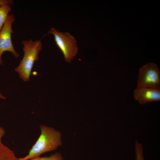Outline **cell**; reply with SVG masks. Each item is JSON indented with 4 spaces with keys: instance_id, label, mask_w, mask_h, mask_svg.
Returning <instances> with one entry per match:
<instances>
[{
    "instance_id": "obj_1",
    "label": "cell",
    "mask_w": 160,
    "mask_h": 160,
    "mask_svg": "<svg viewBox=\"0 0 160 160\" xmlns=\"http://www.w3.org/2000/svg\"><path fill=\"white\" fill-rule=\"evenodd\" d=\"M41 134L25 156L18 160H28L40 156L42 154L55 150L62 144L61 132L54 128L41 125Z\"/></svg>"
},
{
    "instance_id": "obj_2",
    "label": "cell",
    "mask_w": 160,
    "mask_h": 160,
    "mask_svg": "<svg viewBox=\"0 0 160 160\" xmlns=\"http://www.w3.org/2000/svg\"><path fill=\"white\" fill-rule=\"evenodd\" d=\"M22 43L23 45L24 56L19 65L15 68V71L19 73L21 79L27 81L30 79L35 62L39 59L42 43L41 40L33 41L32 39L24 40Z\"/></svg>"
},
{
    "instance_id": "obj_3",
    "label": "cell",
    "mask_w": 160,
    "mask_h": 160,
    "mask_svg": "<svg viewBox=\"0 0 160 160\" xmlns=\"http://www.w3.org/2000/svg\"><path fill=\"white\" fill-rule=\"evenodd\" d=\"M54 36L56 44L62 52L66 61L71 62L78 53V48L75 38L68 32H61L52 28L47 34Z\"/></svg>"
},
{
    "instance_id": "obj_4",
    "label": "cell",
    "mask_w": 160,
    "mask_h": 160,
    "mask_svg": "<svg viewBox=\"0 0 160 160\" xmlns=\"http://www.w3.org/2000/svg\"><path fill=\"white\" fill-rule=\"evenodd\" d=\"M160 74L156 64L151 63L146 64L139 70L137 87L160 89Z\"/></svg>"
},
{
    "instance_id": "obj_5",
    "label": "cell",
    "mask_w": 160,
    "mask_h": 160,
    "mask_svg": "<svg viewBox=\"0 0 160 160\" xmlns=\"http://www.w3.org/2000/svg\"><path fill=\"white\" fill-rule=\"evenodd\" d=\"M15 20L14 15H9L0 32V65L3 64L2 55L5 52H12L17 58L19 57V54L15 49L11 39V33L13 32L12 24Z\"/></svg>"
},
{
    "instance_id": "obj_6",
    "label": "cell",
    "mask_w": 160,
    "mask_h": 160,
    "mask_svg": "<svg viewBox=\"0 0 160 160\" xmlns=\"http://www.w3.org/2000/svg\"><path fill=\"white\" fill-rule=\"evenodd\" d=\"M134 97L141 104L160 101V89L137 87L134 91Z\"/></svg>"
},
{
    "instance_id": "obj_7",
    "label": "cell",
    "mask_w": 160,
    "mask_h": 160,
    "mask_svg": "<svg viewBox=\"0 0 160 160\" xmlns=\"http://www.w3.org/2000/svg\"><path fill=\"white\" fill-rule=\"evenodd\" d=\"M0 160H18L14 152L4 145L0 144Z\"/></svg>"
},
{
    "instance_id": "obj_8",
    "label": "cell",
    "mask_w": 160,
    "mask_h": 160,
    "mask_svg": "<svg viewBox=\"0 0 160 160\" xmlns=\"http://www.w3.org/2000/svg\"><path fill=\"white\" fill-rule=\"evenodd\" d=\"M11 10L10 5L8 4H3L0 7V32Z\"/></svg>"
},
{
    "instance_id": "obj_9",
    "label": "cell",
    "mask_w": 160,
    "mask_h": 160,
    "mask_svg": "<svg viewBox=\"0 0 160 160\" xmlns=\"http://www.w3.org/2000/svg\"><path fill=\"white\" fill-rule=\"evenodd\" d=\"M28 160H63L61 154L56 152L48 156L38 157Z\"/></svg>"
},
{
    "instance_id": "obj_10",
    "label": "cell",
    "mask_w": 160,
    "mask_h": 160,
    "mask_svg": "<svg viewBox=\"0 0 160 160\" xmlns=\"http://www.w3.org/2000/svg\"><path fill=\"white\" fill-rule=\"evenodd\" d=\"M135 160H145L143 154V148L141 144L137 140L135 145Z\"/></svg>"
},
{
    "instance_id": "obj_11",
    "label": "cell",
    "mask_w": 160,
    "mask_h": 160,
    "mask_svg": "<svg viewBox=\"0 0 160 160\" xmlns=\"http://www.w3.org/2000/svg\"><path fill=\"white\" fill-rule=\"evenodd\" d=\"M13 3V1L11 0H0V7L4 4H8L10 5Z\"/></svg>"
},
{
    "instance_id": "obj_12",
    "label": "cell",
    "mask_w": 160,
    "mask_h": 160,
    "mask_svg": "<svg viewBox=\"0 0 160 160\" xmlns=\"http://www.w3.org/2000/svg\"><path fill=\"white\" fill-rule=\"evenodd\" d=\"M5 133V131L4 129L2 127H0V144H2L1 139L4 136Z\"/></svg>"
},
{
    "instance_id": "obj_13",
    "label": "cell",
    "mask_w": 160,
    "mask_h": 160,
    "mask_svg": "<svg viewBox=\"0 0 160 160\" xmlns=\"http://www.w3.org/2000/svg\"><path fill=\"white\" fill-rule=\"evenodd\" d=\"M0 99H6V98L0 92Z\"/></svg>"
}]
</instances>
